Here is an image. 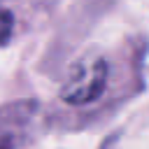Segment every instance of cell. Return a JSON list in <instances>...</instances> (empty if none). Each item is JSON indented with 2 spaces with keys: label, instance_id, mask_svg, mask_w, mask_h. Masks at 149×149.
<instances>
[{
  "label": "cell",
  "instance_id": "obj_3",
  "mask_svg": "<svg viewBox=\"0 0 149 149\" xmlns=\"http://www.w3.org/2000/svg\"><path fill=\"white\" fill-rule=\"evenodd\" d=\"M12 28H14V19L9 12H5L0 7V44H5L12 37Z\"/></svg>",
  "mask_w": 149,
  "mask_h": 149
},
{
  "label": "cell",
  "instance_id": "obj_1",
  "mask_svg": "<svg viewBox=\"0 0 149 149\" xmlns=\"http://www.w3.org/2000/svg\"><path fill=\"white\" fill-rule=\"evenodd\" d=\"M107 84V65L98 56H84L77 61L61 86V98L70 105H88L98 100Z\"/></svg>",
  "mask_w": 149,
  "mask_h": 149
},
{
  "label": "cell",
  "instance_id": "obj_2",
  "mask_svg": "<svg viewBox=\"0 0 149 149\" xmlns=\"http://www.w3.org/2000/svg\"><path fill=\"white\" fill-rule=\"evenodd\" d=\"M35 119L37 105L33 100H19L0 107V149H21L35 128Z\"/></svg>",
  "mask_w": 149,
  "mask_h": 149
}]
</instances>
